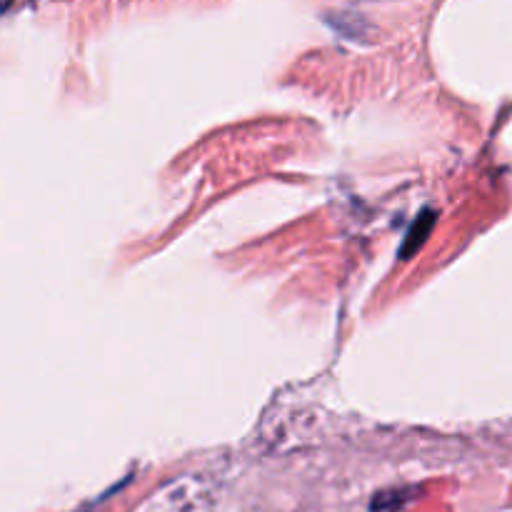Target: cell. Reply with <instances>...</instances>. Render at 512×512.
Instances as JSON below:
<instances>
[{"instance_id": "6da1fadb", "label": "cell", "mask_w": 512, "mask_h": 512, "mask_svg": "<svg viewBox=\"0 0 512 512\" xmlns=\"http://www.w3.org/2000/svg\"><path fill=\"white\" fill-rule=\"evenodd\" d=\"M433 225H435V213L433 210H423V213H420V218L410 225L408 235H405V243H403V248H400V260H408L410 255L418 253V250L423 248V243L428 240Z\"/></svg>"}]
</instances>
